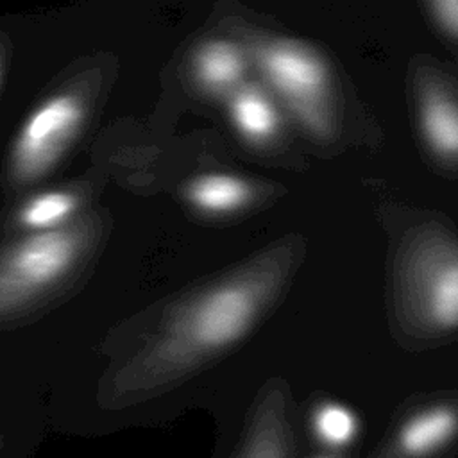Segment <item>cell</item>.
Segmentation results:
<instances>
[{"label": "cell", "mask_w": 458, "mask_h": 458, "mask_svg": "<svg viewBox=\"0 0 458 458\" xmlns=\"http://www.w3.org/2000/svg\"><path fill=\"white\" fill-rule=\"evenodd\" d=\"M422 134L433 152L444 157L458 156V104L438 89H431L420 102Z\"/></svg>", "instance_id": "obj_7"}, {"label": "cell", "mask_w": 458, "mask_h": 458, "mask_svg": "<svg viewBox=\"0 0 458 458\" xmlns=\"http://www.w3.org/2000/svg\"><path fill=\"white\" fill-rule=\"evenodd\" d=\"M315 458H336V456H333V454H320V456H315Z\"/></svg>", "instance_id": "obj_15"}, {"label": "cell", "mask_w": 458, "mask_h": 458, "mask_svg": "<svg viewBox=\"0 0 458 458\" xmlns=\"http://www.w3.org/2000/svg\"><path fill=\"white\" fill-rule=\"evenodd\" d=\"M81 238L75 231H41L0 261V313H5L57 281L75 261Z\"/></svg>", "instance_id": "obj_2"}, {"label": "cell", "mask_w": 458, "mask_h": 458, "mask_svg": "<svg viewBox=\"0 0 458 458\" xmlns=\"http://www.w3.org/2000/svg\"><path fill=\"white\" fill-rule=\"evenodd\" d=\"M256 59L277 93L313 132L327 131V72L318 55L292 41H267Z\"/></svg>", "instance_id": "obj_1"}, {"label": "cell", "mask_w": 458, "mask_h": 458, "mask_svg": "<svg viewBox=\"0 0 458 458\" xmlns=\"http://www.w3.org/2000/svg\"><path fill=\"white\" fill-rule=\"evenodd\" d=\"M433 18L437 23L449 32L451 36L458 38V0H442L429 4Z\"/></svg>", "instance_id": "obj_14"}, {"label": "cell", "mask_w": 458, "mask_h": 458, "mask_svg": "<svg viewBox=\"0 0 458 458\" xmlns=\"http://www.w3.org/2000/svg\"><path fill=\"white\" fill-rule=\"evenodd\" d=\"M311 424L315 437L329 449L347 447L358 433L356 415L338 403H322L313 411Z\"/></svg>", "instance_id": "obj_12"}, {"label": "cell", "mask_w": 458, "mask_h": 458, "mask_svg": "<svg viewBox=\"0 0 458 458\" xmlns=\"http://www.w3.org/2000/svg\"><path fill=\"white\" fill-rule=\"evenodd\" d=\"M195 73L208 89H227L243 73L242 54L227 41H209L195 55Z\"/></svg>", "instance_id": "obj_9"}, {"label": "cell", "mask_w": 458, "mask_h": 458, "mask_svg": "<svg viewBox=\"0 0 458 458\" xmlns=\"http://www.w3.org/2000/svg\"><path fill=\"white\" fill-rule=\"evenodd\" d=\"M295 438L281 397H268L254 411L233 458H293Z\"/></svg>", "instance_id": "obj_6"}, {"label": "cell", "mask_w": 458, "mask_h": 458, "mask_svg": "<svg viewBox=\"0 0 458 458\" xmlns=\"http://www.w3.org/2000/svg\"><path fill=\"white\" fill-rule=\"evenodd\" d=\"M82 118V106L72 95H57L41 104L21 127L14 145V170L21 179H36L59 157Z\"/></svg>", "instance_id": "obj_3"}, {"label": "cell", "mask_w": 458, "mask_h": 458, "mask_svg": "<svg viewBox=\"0 0 458 458\" xmlns=\"http://www.w3.org/2000/svg\"><path fill=\"white\" fill-rule=\"evenodd\" d=\"M188 199L202 211L227 213L249 202L250 188L245 181L234 175L211 174L195 179L188 186Z\"/></svg>", "instance_id": "obj_8"}, {"label": "cell", "mask_w": 458, "mask_h": 458, "mask_svg": "<svg viewBox=\"0 0 458 458\" xmlns=\"http://www.w3.org/2000/svg\"><path fill=\"white\" fill-rule=\"evenodd\" d=\"M256 308V293L249 284L216 288L195 306L188 322L190 340L202 351L224 349L247 333Z\"/></svg>", "instance_id": "obj_4"}, {"label": "cell", "mask_w": 458, "mask_h": 458, "mask_svg": "<svg viewBox=\"0 0 458 458\" xmlns=\"http://www.w3.org/2000/svg\"><path fill=\"white\" fill-rule=\"evenodd\" d=\"M458 440V404L435 403L408 413L374 458H440Z\"/></svg>", "instance_id": "obj_5"}, {"label": "cell", "mask_w": 458, "mask_h": 458, "mask_svg": "<svg viewBox=\"0 0 458 458\" xmlns=\"http://www.w3.org/2000/svg\"><path fill=\"white\" fill-rule=\"evenodd\" d=\"M75 209V197L64 191H48L30 199L20 211V222L30 229L52 231Z\"/></svg>", "instance_id": "obj_13"}, {"label": "cell", "mask_w": 458, "mask_h": 458, "mask_svg": "<svg viewBox=\"0 0 458 458\" xmlns=\"http://www.w3.org/2000/svg\"><path fill=\"white\" fill-rule=\"evenodd\" d=\"M231 118L247 140L265 141L277 127V116L265 95L258 89L243 88L231 100Z\"/></svg>", "instance_id": "obj_10"}, {"label": "cell", "mask_w": 458, "mask_h": 458, "mask_svg": "<svg viewBox=\"0 0 458 458\" xmlns=\"http://www.w3.org/2000/svg\"><path fill=\"white\" fill-rule=\"evenodd\" d=\"M426 313L444 329L458 327V258L440 265L426 288Z\"/></svg>", "instance_id": "obj_11"}]
</instances>
